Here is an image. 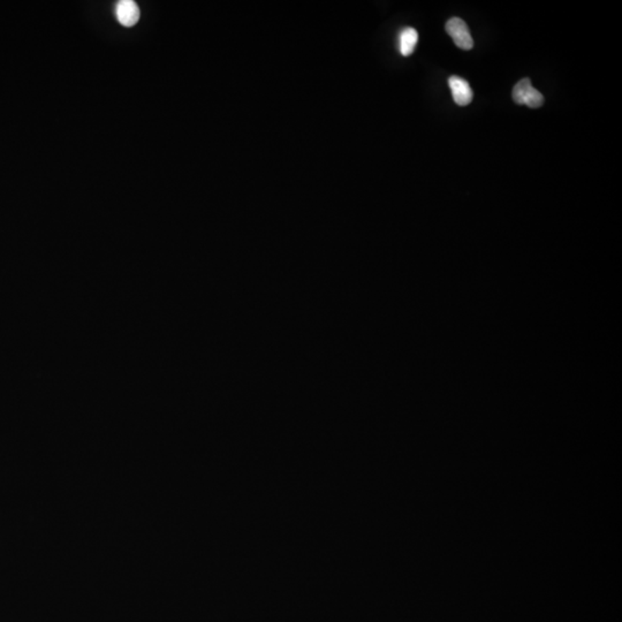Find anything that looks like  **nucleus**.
Here are the masks:
<instances>
[{
	"label": "nucleus",
	"instance_id": "nucleus-1",
	"mask_svg": "<svg viewBox=\"0 0 622 622\" xmlns=\"http://www.w3.org/2000/svg\"><path fill=\"white\" fill-rule=\"evenodd\" d=\"M513 99L518 105L530 108H541L544 104V96L531 85L529 78H523L513 89Z\"/></svg>",
	"mask_w": 622,
	"mask_h": 622
},
{
	"label": "nucleus",
	"instance_id": "nucleus-2",
	"mask_svg": "<svg viewBox=\"0 0 622 622\" xmlns=\"http://www.w3.org/2000/svg\"><path fill=\"white\" fill-rule=\"evenodd\" d=\"M446 31L460 49L468 51L474 48V41L469 29L462 19L452 17L448 20L446 23Z\"/></svg>",
	"mask_w": 622,
	"mask_h": 622
},
{
	"label": "nucleus",
	"instance_id": "nucleus-3",
	"mask_svg": "<svg viewBox=\"0 0 622 622\" xmlns=\"http://www.w3.org/2000/svg\"><path fill=\"white\" fill-rule=\"evenodd\" d=\"M448 85H450L451 92H452L453 99L456 104L460 106H467L472 103L474 94H472L469 83L465 78H459V76H451Z\"/></svg>",
	"mask_w": 622,
	"mask_h": 622
},
{
	"label": "nucleus",
	"instance_id": "nucleus-4",
	"mask_svg": "<svg viewBox=\"0 0 622 622\" xmlns=\"http://www.w3.org/2000/svg\"><path fill=\"white\" fill-rule=\"evenodd\" d=\"M115 14L119 22L125 27H132L136 24L140 19V8L136 3L132 0H122L117 3Z\"/></svg>",
	"mask_w": 622,
	"mask_h": 622
},
{
	"label": "nucleus",
	"instance_id": "nucleus-5",
	"mask_svg": "<svg viewBox=\"0 0 622 622\" xmlns=\"http://www.w3.org/2000/svg\"><path fill=\"white\" fill-rule=\"evenodd\" d=\"M418 42V34L414 28H404L399 35V51L404 57L411 56L414 52Z\"/></svg>",
	"mask_w": 622,
	"mask_h": 622
}]
</instances>
